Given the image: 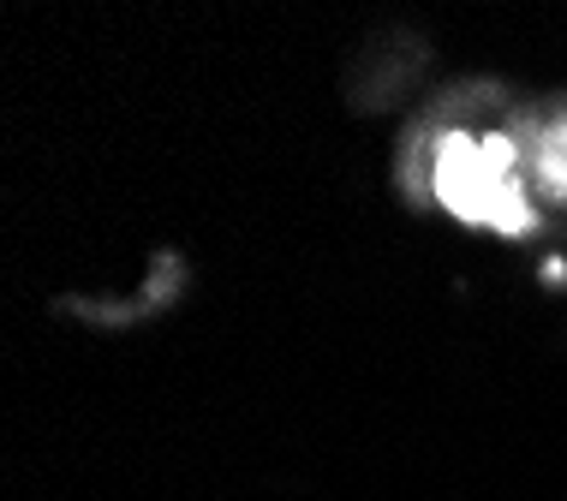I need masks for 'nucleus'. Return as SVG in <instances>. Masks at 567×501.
<instances>
[{
    "instance_id": "1",
    "label": "nucleus",
    "mask_w": 567,
    "mask_h": 501,
    "mask_svg": "<svg viewBox=\"0 0 567 501\" xmlns=\"http://www.w3.org/2000/svg\"><path fill=\"white\" fill-rule=\"evenodd\" d=\"M436 191L466 221L526 227V197H519V179H514L508 138H449L436 149Z\"/></svg>"
}]
</instances>
